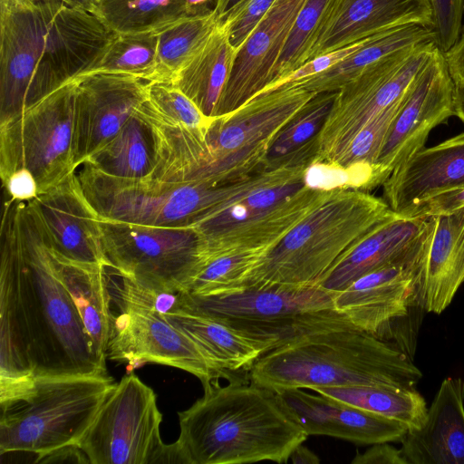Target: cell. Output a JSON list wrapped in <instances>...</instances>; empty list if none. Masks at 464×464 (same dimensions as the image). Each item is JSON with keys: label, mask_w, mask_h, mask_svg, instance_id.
Wrapping results in <instances>:
<instances>
[{"label": "cell", "mask_w": 464, "mask_h": 464, "mask_svg": "<svg viewBox=\"0 0 464 464\" xmlns=\"http://www.w3.org/2000/svg\"><path fill=\"white\" fill-rule=\"evenodd\" d=\"M338 91L316 93L278 132L266 160V170L285 164L303 162L293 156L320 132Z\"/></svg>", "instance_id": "obj_36"}, {"label": "cell", "mask_w": 464, "mask_h": 464, "mask_svg": "<svg viewBox=\"0 0 464 464\" xmlns=\"http://www.w3.org/2000/svg\"><path fill=\"white\" fill-rule=\"evenodd\" d=\"M31 201L60 255L74 262L107 266L100 216L87 199L76 171Z\"/></svg>", "instance_id": "obj_21"}, {"label": "cell", "mask_w": 464, "mask_h": 464, "mask_svg": "<svg viewBox=\"0 0 464 464\" xmlns=\"http://www.w3.org/2000/svg\"><path fill=\"white\" fill-rule=\"evenodd\" d=\"M312 391L398 421L408 430L422 425L428 410L424 398L416 389L354 385L314 387Z\"/></svg>", "instance_id": "obj_32"}, {"label": "cell", "mask_w": 464, "mask_h": 464, "mask_svg": "<svg viewBox=\"0 0 464 464\" xmlns=\"http://www.w3.org/2000/svg\"><path fill=\"white\" fill-rule=\"evenodd\" d=\"M76 82L69 81L11 121L0 124V177L26 169L38 194L75 172L73 129Z\"/></svg>", "instance_id": "obj_12"}, {"label": "cell", "mask_w": 464, "mask_h": 464, "mask_svg": "<svg viewBox=\"0 0 464 464\" xmlns=\"http://www.w3.org/2000/svg\"><path fill=\"white\" fill-rule=\"evenodd\" d=\"M363 40L306 61L283 80L262 92L270 91L284 85H295L306 78L324 72L358 49Z\"/></svg>", "instance_id": "obj_42"}, {"label": "cell", "mask_w": 464, "mask_h": 464, "mask_svg": "<svg viewBox=\"0 0 464 464\" xmlns=\"http://www.w3.org/2000/svg\"><path fill=\"white\" fill-rule=\"evenodd\" d=\"M78 169L82 190L100 218L155 227H191L260 179L258 173L234 183L211 186L116 178L86 162Z\"/></svg>", "instance_id": "obj_8"}, {"label": "cell", "mask_w": 464, "mask_h": 464, "mask_svg": "<svg viewBox=\"0 0 464 464\" xmlns=\"http://www.w3.org/2000/svg\"><path fill=\"white\" fill-rule=\"evenodd\" d=\"M37 463H90L87 456L77 444L68 445L38 456Z\"/></svg>", "instance_id": "obj_47"}, {"label": "cell", "mask_w": 464, "mask_h": 464, "mask_svg": "<svg viewBox=\"0 0 464 464\" xmlns=\"http://www.w3.org/2000/svg\"><path fill=\"white\" fill-rule=\"evenodd\" d=\"M86 7L92 8L101 2V0H74Z\"/></svg>", "instance_id": "obj_52"}, {"label": "cell", "mask_w": 464, "mask_h": 464, "mask_svg": "<svg viewBox=\"0 0 464 464\" xmlns=\"http://www.w3.org/2000/svg\"><path fill=\"white\" fill-rule=\"evenodd\" d=\"M297 423L309 435H324L362 445L400 441L407 432L401 423L303 389L276 392Z\"/></svg>", "instance_id": "obj_22"}, {"label": "cell", "mask_w": 464, "mask_h": 464, "mask_svg": "<svg viewBox=\"0 0 464 464\" xmlns=\"http://www.w3.org/2000/svg\"><path fill=\"white\" fill-rule=\"evenodd\" d=\"M113 34L74 0H0V124L83 73Z\"/></svg>", "instance_id": "obj_2"}, {"label": "cell", "mask_w": 464, "mask_h": 464, "mask_svg": "<svg viewBox=\"0 0 464 464\" xmlns=\"http://www.w3.org/2000/svg\"><path fill=\"white\" fill-rule=\"evenodd\" d=\"M395 216L382 198L358 189H334L266 256L246 286L318 285L346 251Z\"/></svg>", "instance_id": "obj_5"}, {"label": "cell", "mask_w": 464, "mask_h": 464, "mask_svg": "<svg viewBox=\"0 0 464 464\" xmlns=\"http://www.w3.org/2000/svg\"><path fill=\"white\" fill-rule=\"evenodd\" d=\"M115 384L108 374L36 378L26 399L1 409L0 454L78 444Z\"/></svg>", "instance_id": "obj_9"}, {"label": "cell", "mask_w": 464, "mask_h": 464, "mask_svg": "<svg viewBox=\"0 0 464 464\" xmlns=\"http://www.w3.org/2000/svg\"><path fill=\"white\" fill-rule=\"evenodd\" d=\"M400 442L406 464H464V381L446 378L422 425Z\"/></svg>", "instance_id": "obj_25"}, {"label": "cell", "mask_w": 464, "mask_h": 464, "mask_svg": "<svg viewBox=\"0 0 464 464\" xmlns=\"http://www.w3.org/2000/svg\"><path fill=\"white\" fill-rule=\"evenodd\" d=\"M411 24L431 27L430 0H338L307 61Z\"/></svg>", "instance_id": "obj_24"}, {"label": "cell", "mask_w": 464, "mask_h": 464, "mask_svg": "<svg viewBox=\"0 0 464 464\" xmlns=\"http://www.w3.org/2000/svg\"><path fill=\"white\" fill-rule=\"evenodd\" d=\"M2 183L9 198L13 200L29 201L38 195L37 183L26 169L14 171Z\"/></svg>", "instance_id": "obj_44"}, {"label": "cell", "mask_w": 464, "mask_h": 464, "mask_svg": "<svg viewBox=\"0 0 464 464\" xmlns=\"http://www.w3.org/2000/svg\"><path fill=\"white\" fill-rule=\"evenodd\" d=\"M455 116V83L437 47L403 97L375 163L382 187L392 171L424 148L430 131Z\"/></svg>", "instance_id": "obj_16"}, {"label": "cell", "mask_w": 464, "mask_h": 464, "mask_svg": "<svg viewBox=\"0 0 464 464\" xmlns=\"http://www.w3.org/2000/svg\"><path fill=\"white\" fill-rule=\"evenodd\" d=\"M217 14L183 16L156 29L157 70L154 82H170L218 24Z\"/></svg>", "instance_id": "obj_34"}, {"label": "cell", "mask_w": 464, "mask_h": 464, "mask_svg": "<svg viewBox=\"0 0 464 464\" xmlns=\"http://www.w3.org/2000/svg\"><path fill=\"white\" fill-rule=\"evenodd\" d=\"M264 184L236 195L226 208L191 226L198 236L205 266L230 254L270 252L334 190L304 184L279 203L260 207L253 204L247 194Z\"/></svg>", "instance_id": "obj_15"}, {"label": "cell", "mask_w": 464, "mask_h": 464, "mask_svg": "<svg viewBox=\"0 0 464 464\" xmlns=\"http://www.w3.org/2000/svg\"><path fill=\"white\" fill-rule=\"evenodd\" d=\"M464 186V132L423 148L398 166L382 184V198L397 215L431 197Z\"/></svg>", "instance_id": "obj_23"}, {"label": "cell", "mask_w": 464, "mask_h": 464, "mask_svg": "<svg viewBox=\"0 0 464 464\" xmlns=\"http://www.w3.org/2000/svg\"><path fill=\"white\" fill-rule=\"evenodd\" d=\"M437 47L430 40L385 57L338 90L312 165L335 167L360 130L404 96Z\"/></svg>", "instance_id": "obj_13"}, {"label": "cell", "mask_w": 464, "mask_h": 464, "mask_svg": "<svg viewBox=\"0 0 464 464\" xmlns=\"http://www.w3.org/2000/svg\"><path fill=\"white\" fill-rule=\"evenodd\" d=\"M304 0H276L237 51L216 117L230 113L271 82L272 72Z\"/></svg>", "instance_id": "obj_19"}, {"label": "cell", "mask_w": 464, "mask_h": 464, "mask_svg": "<svg viewBox=\"0 0 464 464\" xmlns=\"http://www.w3.org/2000/svg\"><path fill=\"white\" fill-rule=\"evenodd\" d=\"M428 250L370 272L334 292L335 309L357 329L382 339L392 323L406 316L414 303L420 304Z\"/></svg>", "instance_id": "obj_18"}, {"label": "cell", "mask_w": 464, "mask_h": 464, "mask_svg": "<svg viewBox=\"0 0 464 464\" xmlns=\"http://www.w3.org/2000/svg\"><path fill=\"white\" fill-rule=\"evenodd\" d=\"M145 103L108 143L84 162L116 178H150L156 165L157 137Z\"/></svg>", "instance_id": "obj_30"}, {"label": "cell", "mask_w": 464, "mask_h": 464, "mask_svg": "<svg viewBox=\"0 0 464 464\" xmlns=\"http://www.w3.org/2000/svg\"><path fill=\"white\" fill-rule=\"evenodd\" d=\"M53 255L58 276L71 295L98 355L105 361L111 321L106 266L72 261L53 246Z\"/></svg>", "instance_id": "obj_29"}, {"label": "cell", "mask_w": 464, "mask_h": 464, "mask_svg": "<svg viewBox=\"0 0 464 464\" xmlns=\"http://www.w3.org/2000/svg\"><path fill=\"white\" fill-rule=\"evenodd\" d=\"M353 464H406L401 449L389 444V442L373 444L363 453L357 452Z\"/></svg>", "instance_id": "obj_45"}, {"label": "cell", "mask_w": 464, "mask_h": 464, "mask_svg": "<svg viewBox=\"0 0 464 464\" xmlns=\"http://www.w3.org/2000/svg\"><path fill=\"white\" fill-rule=\"evenodd\" d=\"M161 420L155 392L130 373L115 384L77 445L91 464H152L164 446Z\"/></svg>", "instance_id": "obj_14"}, {"label": "cell", "mask_w": 464, "mask_h": 464, "mask_svg": "<svg viewBox=\"0 0 464 464\" xmlns=\"http://www.w3.org/2000/svg\"><path fill=\"white\" fill-rule=\"evenodd\" d=\"M186 0H101L92 12L113 33L150 31L186 16Z\"/></svg>", "instance_id": "obj_35"}, {"label": "cell", "mask_w": 464, "mask_h": 464, "mask_svg": "<svg viewBox=\"0 0 464 464\" xmlns=\"http://www.w3.org/2000/svg\"><path fill=\"white\" fill-rule=\"evenodd\" d=\"M289 459L295 464H318L320 459L308 448L299 444L291 453Z\"/></svg>", "instance_id": "obj_49"}, {"label": "cell", "mask_w": 464, "mask_h": 464, "mask_svg": "<svg viewBox=\"0 0 464 464\" xmlns=\"http://www.w3.org/2000/svg\"><path fill=\"white\" fill-rule=\"evenodd\" d=\"M431 30L439 49L445 53L458 39L462 28L464 0H430Z\"/></svg>", "instance_id": "obj_40"}, {"label": "cell", "mask_w": 464, "mask_h": 464, "mask_svg": "<svg viewBox=\"0 0 464 464\" xmlns=\"http://www.w3.org/2000/svg\"><path fill=\"white\" fill-rule=\"evenodd\" d=\"M430 40H434L431 27L423 24H406L381 32L365 38L358 49L331 68L295 85L314 93L338 91L382 59Z\"/></svg>", "instance_id": "obj_31"}, {"label": "cell", "mask_w": 464, "mask_h": 464, "mask_svg": "<svg viewBox=\"0 0 464 464\" xmlns=\"http://www.w3.org/2000/svg\"><path fill=\"white\" fill-rule=\"evenodd\" d=\"M179 420L188 464L284 463L308 437L276 392L250 381L204 388Z\"/></svg>", "instance_id": "obj_3"}, {"label": "cell", "mask_w": 464, "mask_h": 464, "mask_svg": "<svg viewBox=\"0 0 464 464\" xmlns=\"http://www.w3.org/2000/svg\"><path fill=\"white\" fill-rule=\"evenodd\" d=\"M219 0H186V15L201 16L217 14Z\"/></svg>", "instance_id": "obj_48"}, {"label": "cell", "mask_w": 464, "mask_h": 464, "mask_svg": "<svg viewBox=\"0 0 464 464\" xmlns=\"http://www.w3.org/2000/svg\"><path fill=\"white\" fill-rule=\"evenodd\" d=\"M76 82L73 161L78 169L108 143L147 102L148 83L141 78L113 72H90Z\"/></svg>", "instance_id": "obj_17"}, {"label": "cell", "mask_w": 464, "mask_h": 464, "mask_svg": "<svg viewBox=\"0 0 464 464\" xmlns=\"http://www.w3.org/2000/svg\"><path fill=\"white\" fill-rule=\"evenodd\" d=\"M338 0H304L272 72L271 82L266 89L283 80L307 61L310 51L319 38Z\"/></svg>", "instance_id": "obj_37"}, {"label": "cell", "mask_w": 464, "mask_h": 464, "mask_svg": "<svg viewBox=\"0 0 464 464\" xmlns=\"http://www.w3.org/2000/svg\"><path fill=\"white\" fill-rule=\"evenodd\" d=\"M455 116L464 123V85H455Z\"/></svg>", "instance_id": "obj_51"}, {"label": "cell", "mask_w": 464, "mask_h": 464, "mask_svg": "<svg viewBox=\"0 0 464 464\" xmlns=\"http://www.w3.org/2000/svg\"><path fill=\"white\" fill-rule=\"evenodd\" d=\"M110 294V336L106 357L118 362H151L188 372L203 388L220 375L184 333L173 326L139 285L106 266Z\"/></svg>", "instance_id": "obj_10"}, {"label": "cell", "mask_w": 464, "mask_h": 464, "mask_svg": "<svg viewBox=\"0 0 464 464\" xmlns=\"http://www.w3.org/2000/svg\"><path fill=\"white\" fill-rule=\"evenodd\" d=\"M334 295L319 285L265 284L211 295L182 292L180 307L215 318L266 353L312 334L357 329L335 309Z\"/></svg>", "instance_id": "obj_6"}, {"label": "cell", "mask_w": 464, "mask_h": 464, "mask_svg": "<svg viewBox=\"0 0 464 464\" xmlns=\"http://www.w3.org/2000/svg\"><path fill=\"white\" fill-rule=\"evenodd\" d=\"M268 253L256 250L218 257L204 266L187 293L211 295L239 290Z\"/></svg>", "instance_id": "obj_38"}, {"label": "cell", "mask_w": 464, "mask_h": 464, "mask_svg": "<svg viewBox=\"0 0 464 464\" xmlns=\"http://www.w3.org/2000/svg\"><path fill=\"white\" fill-rule=\"evenodd\" d=\"M103 253L110 266L156 292H188L204 268L192 227H155L100 218Z\"/></svg>", "instance_id": "obj_11"}, {"label": "cell", "mask_w": 464, "mask_h": 464, "mask_svg": "<svg viewBox=\"0 0 464 464\" xmlns=\"http://www.w3.org/2000/svg\"><path fill=\"white\" fill-rule=\"evenodd\" d=\"M166 319L189 337L220 377L228 379L236 372H249L264 348L223 323L179 307L165 314Z\"/></svg>", "instance_id": "obj_27"}, {"label": "cell", "mask_w": 464, "mask_h": 464, "mask_svg": "<svg viewBox=\"0 0 464 464\" xmlns=\"http://www.w3.org/2000/svg\"><path fill=\"white\" fill-rule=\"evenodd\" d=\"M157 47L156 29L135 33H114L82 74L99 72L124 73L154 82L157 70Z\"/></svg>", "instance_id": "obj_33"}, {"label": "cell", "mask_w": 464, "mask_h": 464, "mask_svg": "<svg viewBox=\"0 0 464 464\" xmlns=\"http://www.w3.org/2000/svg\"><path fill=\"white\" fill-rule=\"evenodd\" d=\"M315 94L300 85L279 86L212 118L194 147L191 182L226 185L266 170L276 135Z\"/></svg>", "instance_id": "obj_7"}, {"label": "cell", "mask_w": 464, "mask_h": 464, "mask_svg": "<svg viewBox=\"0 0 464 464\" xmlns=\"http://www.w3.org/2000/svg\"><path fill=\"white\" fill-rule=\"evenodd\" d=\"M147 104L156 118L170 126L202 130L212 120L171 82H150Z\"/></svg>", "instance_id": "obj_39"}, {"label": "cell", "mask_w": 464, "mask_h": 464, "mask_svg": "<svg viewBox=\"0 0 464 464\" xmlns=\"http://www.w3.org/2000/svg\"><path fill=\"white\" fill-rule=\"evenodd\" d=\"M0 406L28 397L36 378L108 374L68 290L31 200L3 208Z\"/></svg>", "instance_id": "obj_1"}, {"label": "cell", "mask_w": 464, "mask_h": 464, "mask_svg": "<svg viewBox=\"0 0 464 464\" xmlns=\"http://www.w3.org/2000/svg\"><path fill=\"white\" fill-rule=\"evenodd\" d=\"M444 58L456 86L464 85V26L454 44L445 53Z\"/></svg>", "instance_id": "obj_46"}, {"label": "cell", "mask_w": 464, "mask_h": 464, "mask_svg": "<svg viewBox=\"0 0 464 464\" xmlns=\"http://www.w3.org/2000/svg\"><path fill=\"white\" fill-rule=\"evenodd\" d=\"M246 0H219L217 15L218 23H222L232 12L237 9Z\"/></svg>", "instance_id": "obj_50"}, {"label": "cell", "mask_w": 464, "mask_h": 464, "mask_svg": "<svg viewBox=\"0 0 464 464\" xmlns=\"http://www.w3.org/2000/svg\"><path fill=\"white\" fill-rule=\"evenodd\" d=\"M434 227L435 217L397 215L384 220L346 251L318 285L340 291L370 272L418 256L430 247Z\"/></svg>", "instance_id": "obj_20"}, {"label": "cell", "mask_w": 464, "mask_h": 464, "mask_svg": "<svg viewBox=\"0 0 464 464\" xmlns=\"http://www.w3.org/2000/svg\"><path fill=\"white\" fill-rule=\"evenodd\" d=\"M420 370L401 348L346 328L312 334L261 355L248 380L278 392L332 386L416 389Z\"/></svg>", "instance_id": "obj_4"}, {"label": "cell", "mask_w": 464, "mask_h": 464, "mask_svg": "<svg viewBox=\"0 0 464 464\" xmlns=\"http://www.w3.org/2000/svg\"><path fill=\"white\" fill-rule=\"evenodd\" d=\"M464 208V186L450 189L419 204L404 218H428L449 214Z\"/></svg>", "instance_id": "obj_43"}, {"label": "cell", "mask_w": 464, "mask_h": 464, "mask_svg": "<svg viewBox=\"0 0 464 464\" xmlns=\"http://www.w3.org/2000/svg\"><path fill=\"white\" fill-rule=\"evenodd\" d=\"M276 0H246L220 24L237 51Z\"/></svg>", "instance_id": "obj_41"}, {"label": "cell", "mask_w": 464, "mask_h": 464, "mask_svg": "<svg viewBox=\"0 0 464 464\" xmlns=\"http://www.w3.org/2000/svg\"><path fill=\"white\" fill-rule=\"evenodd\" d=\"M236 53L227 31L218 24L170 82L189 98L205 117L214 118Z\"/></svg>", "instance_id": "obj_28"}, {"label": "cell", "mask_w": 464, "mask_h": 464, "mask_svg": "<svg viewBox=\"0 0 464 464\" xmlns=\"http://www.w3.org/2000/svg\"><path fill=\"white\" fill-rule=\"evenodd\" d=\"M464 283V208L435 217L433 237L422 270L420 304L441 314Z\"/></svg>", "instance_id": "obj_26"}]
</instances>
